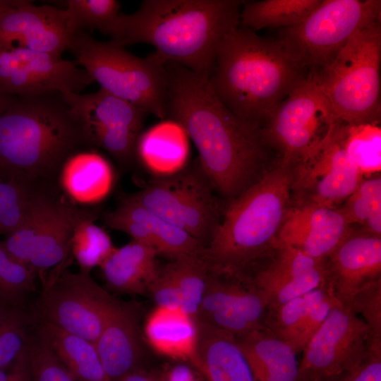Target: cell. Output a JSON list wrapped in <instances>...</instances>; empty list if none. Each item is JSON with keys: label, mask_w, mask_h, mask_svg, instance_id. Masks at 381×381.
I'll return each instance as SVG.
<instances>
[{"label": "cell", "mask_w": 381, "mask_h": 381, "mask_svg": "<svg viewBox=\"0 0 381 381\" xmlns=\"http://www.w3.org/2000/svg\"><path fill=\"white\" fill-rule=\"evenodd\" d=\"M25 381H30V375H29V377H28Z\"/></svg>", "instance_id": "obj_48"}, {"label": "cell", "mask_w": 381, "mask_h": 381, "mask_svg": "<svg viewBox=\"0 0 381 381\" xmlns=\"http://www.w3.org/2000/svg\"><path fill=\"white\" fill-rule=\"evenodd\" d=\"M32 318L95 344L119 303L90 274L66 268L42 283Z\"/></svg>", "instance_id": "obj_10"}, {"label": "cell", "mask_w": 381, "mask_h": 381, "mask_svg": "<svg viewBox=\"0 0 381 381\" xmlns=\"http://www.w3.org/2000/svg\"><path fill=\"white\" fill-rule=\"evenodd\" d=\"M315 289L267 310L264 327L290 344L296 351L299 330Z\"/></svg>", "instance_id": "obj_39"}, {"label": "cell", "mask_w": 381, "mask_h": 381, "mask_svg": "<svg viewBox=\"0 0 381 381\" xmlns=\"http://www.w3.org/2000/svg\"><path fill=\"white\" fill-rule=\"evenodd\" d=\"M157 254L155 248L135 241L115 248L100 266L107 285L121 294H148L159 270Z\"/></svg>", "instance_id": "obj_24"}, {"label": "cell", "mask_w": 381, "mask_h": 381, "mask_svg": "<svg viewBox=\"0 0 381 381\" xmlns=\"http://www.w3.org/2000/svg\"><path fill=\"white\" fill-rule=\"evenodd\" d=\"M16 311H15V312H16ZM15 312H14V313H15ZM13 314H12V315H13ZM11 316H9V317H8L6 320H5L4 322H2L1 323H0V332H1V330L4 329V327L5 325H6V322L8 321V320L10 318Z\"/></svg>", "instance_id": "obj_47"}, {"label": "cell", "mask_w": 381, "mask_h": 381, "mask_svg": "<svg viewBox=\"0 0 381 381\" xmlns=\"http://www.w3.org/2000/svg\"><path fill=\"white\" fill-rule=\"evenodd\" d=\"M380 16V0H322L302 22L282 29L277 40L308 76H314L329 65L353 35Z\"/></svg>", "instance_id": "obj_8"}, {"label": "cell", "mask_w": 381, "mask_h": 381, "mask_svg": "<svg viewBox=\"0 0 381 381\" xmlns=\"http://www.w3.org/2000/svg\"><path fill=\"white\" fill-rule=\"evenodd\" d=\"M65 8L75 30H97L111 35L120 14L116 0H68Z\"/></svg>", "instance_id": "obj_37"}, {"label": "cell", "mask_w": 381, "mask_h": 381, "mask_svg": "<svg viewBox=\"0 0 381 381\" xmlns=\"http://www.w3.org/2000/svg\"><path fill=\"white\" fill-rule=\"evenodd\" d=\"M381 23L358 30L334 60L313 77L338 121L380 120Z\"/></svg>", "instance_id": "obj_7"}, {"label": "cell", "mask_w": 381, "mask_h": 381, "mask_svg": "<svg viewBox=\"0 0 381 381\" xmlns=\"http://www.w3.org/2000/svg\"><path fill=\"white\" fill-rule=\"evenodd\" d=\"M40 190L14 180L0 181V235H7L22 225Z\"/></svg>", "instance_id": "obj_36"}, {"label": "cell", "mask_w": 381, "mask_h": 381, "mask_svg": "<svg viewBox=\"0 0 381 381\" xmlns=\"http://www.w3.org/2000/svg\"><path fill=\"white\" fill-rule=\"evenodd\" d=\"M148 294L151 295L156 306L180 308L179 289L164 266L159 270L158 275L150 286Z\"/></svg>", "instance_id": "obj_43"}, {"label": "cell", "mask_w": 381, "mask_h": 381, "mask_svg": "<svg viewBox=\"0 0 381 381\" xmlns=\"http://www.w3.org/2000/svg\"><path fill=\"white\" fill-rule=\"evenodd\" d=\"M115 211L143 224L155 241L157 253L173 259L182 255L203 254L205 248L196 239L128 197Z\"/></svg>", "instance_id": "obj_29"}, {"label": "cell", "mask_w": 381, "mask_h": 381, "mask_svg": "<svg viewBox=\"0 0 381 381\" xmlns=\"http://www.w3.org/2000/svg\"><path fill=\"white\" fill-rule=\"evenodd\" d=\"M68 50L100 88L147 114L166 118L167 61L157 52L140 58L111 41L97 40L85 30L74 34Z\"/></svg>", "instance_id": "obj_6"}, {"label": "cell", "mask_w": 381, "mask_h": 381, "mask_svg": "<svg viewBox=\"0 0 381 381\" xmlns=\"http://www.w3.org/2000/svg\"><path fill=\"white\" fill-rule=\"evenodd\" d=\"M321 1H245L240 13V25L253 30L289 28L305 20Z\"/></svg>", "instance_id": "obj_30"}, {"label": "cell", "mask_w": 381, "mask_h": 381, "mask_svg": "<svg viewBox=\"0 0 381 381\" xmlns=\"http://www.w3.org/2000/svg\"><path fill=\"white\" fill-rule=\"evenodd\" d=\"M198 341L190 363L204 381H254L249 364L236 337L195 320Z\"/></svg>", "instance_id": "obj_23"}, {"label": "cell", "mask_w": 381, "mask_h": 381, "mask_svg": "<svg viewBox=\"0 0 381 381\" xmlns=\"http://www.w3.org/2000/svg\"><path fill=\"white\" fill-rule=\"evenodd\" d=\"M337 121L317 81L307 76L276 107L261 131L278 160L296 166Z\"/></svg>", "instance_id": "obj_11"}, {"label": "cell", "mask_w": 381, "mask_h": 381, "mask_svg": "<svg viewBox=\"0 0 381 381\" xmlns=\"http://www.w3.org/2000/svg\"><path fill=\"white\" fill-rule=\"evenodd\" d=\"M254 381H297V352L265 327L236 337Z\"/></svg>", "instance_id": "obj_25"}, {"label": "cell", "mask_w": 381, "mask_h": 381, "mask_svg": "<svg viewBox=\"0 0 381 381\" xmlns=\"http://www.w3.org/2000/svg\"><path fill=\"white\" fill-rule=\"evenodd\" d=\"M267 310L250 282L210 272L195 320L239 337L264 327Z\"/></svg>", "instance_id": "obj_17"}, {"label": "cell", "mask_w": 381, "mask_h": 381, "mask_svg": "<svg viewBox=\"0 0 381 381\" xmlns=\"http://www.w3.org/2000/svg\"><path fill=\"white\" fill-rule=\"evenodd\" d=\"M244 1L144 0L133 13L119 14L111 41L123 47L150 44L166 61L208 80L219 45L240 25Z\"/></svg>", "instance_id": "obj_2"}, {"label": "cell", "mask_w": 381, "mask_h": 381, "mask_svg": "<svg viewBox=\"0 0 381 381\" xmlns=\"http://www.w3.org/2000/svg\"><path fill=\"white\" fill-rule=\"evenodd\" d=\"M31 322L25 310H16L6 322L0 332V369L10 367L23 351Z\"/></svg>", "instance_id": "obj_41"}, {"label": "cell", "mask_w": 381, "mask_h": 381, "mask_svg": "<svg viewBox=\"0 0 381 381\" xmlns=\"http://www.w3.org/2000/svg\"><path fill=\"white\" fill-rule=\"evenodd\" d=\"M13 95L4 92L0 90V115L8 106Z\"/></svg>", "instance_id": "obj_46"}, {"label": "cell", "mask_w": 381, "mask_h": 381, "mask_svg": "<svg viewBox=\"0 0 381 381\" xmlns=\"http://www.w3.org/2000/svg\"><path fill=\"white\" fill-rule=\"evenodd\" d=\"M331 381H381V343H371L365 358Z\"/></svg>", "instance_id": "obj_42"}, {"label": "cell", "mask_w": 381, "mask_h": 381, "mask_svg": "<svg viewBox=\"0 0 381 381\" xmlns=\"http://www.w3.org/2000/svg\"><path fill=\"white\" fill-rule=\"evenodd\" d=\"M352 229L339 207L292 205L280 229L277 246H289L314 259L325 260Z\"/></svg>", "instance_id": "obj_20"}, {"label": "cell", "mask_w": 381, "mask_h": 381, "mask_svg": "<svg viewBox=\"0 0 381 381\" xmlns=\"http://www.w3.org/2000/svg\"><path fill=\"white\" fill-rule=\"evenodd\" d=\"M166 117L191 138L198 162L215 192L231 201L260 180L272 150L261 128L244 121L217 97L209 80L167 61Z\"/></svg>", "instance_id": "obj_1"}, {"label": "cell", "mask_w": 381, "mask_h": 381, "mask_svg": "<svg viewBox=\"0 0 381 381\" xmlns=\"http://www.w3.org/2000/svg\"><path fill=\"white\" fill-rule=\"evenodd\" d=\"M117 381H156V371H150L145 367L135 370Z\"/></svg>", "instance_id": "obj_44"}, {"label": "cell", "mask_w": 381, "mask_h": 381, "mask_svg": "<svg viewBox=\"0 0 381 381\" xmlns=\"http://www.w3.org/2000/svg\"><path fill=\"white\" fill-rule=\"evenodd\" d=\"M94 81L75 61L13 47L0 49V90L15 96L79 94Z\"/></svg>", "instance_id": "obj_15"}, {"label": "cell", "mask_w": 381, "mask_h": 381, "mask_svg": "<svg viewBox=\"0 0 381 381\" xmlns=\"http://www.w3.org/2000/svg\"><path fill=\"white\" fill-rule=\"evenodd\" d=\"M325 279V260L314 259L289 246L278 245L248 282L262 295L270 309L324 286Z\"/></svg>", "instance_id": "obj_18"}, {"label": "cell", "mask_w": 381, "mask_h": 381, "mask_svg": "<svg viewBox=\"0 0 381 381\" xmlns=\"http://www.w3.org/2000/svg\"><path fill=\"white\" fill-rule=\"evenodd\" d=\"M325 266V289L346 304L361 287L381 279V237L353 229Z\"/></svg>", "instance_id": "obj_19"}, {"label": "cell", "mask_w": 381, "mask_h": 381, "mask_svg": "<svg viewBox=\"0 0 381 381\" xmlns=\"http://www.w3.org/2000/svg\"><path fill=\"white\" fill-rule=\"evenodd\" d=\"M80 212L48 196L28 263L42 283L51 268H54L52 273L66 268L74 225Z\"/></svg>", "instance_id": "obj_22"}, {"label": "cell", "mask_w": 381, "mask_h": 381, "mask_svg": "<svg viewBox=\"0 0 381 381\" xmlns=\"http://www.w3.org/2000/svg\"><path fill=\"white\" fill-rule=\"evenodd\" d=\"M1 179H0V181H1Z\"/></svg>", "instance_id": "obj_49"}, {"label": "cell", "mask_w": 381, "mask_h": 381, "mask_svg": "<svg viewBox=\"0 0 381 381\" xmlns=\"http://www.w3.org/2000/svg\"><path fill=\"white\" fill-rule=\"evenodd\" d=\"M25 352L30 381H73L36 323L28 328Z\"/></svg>", "instance_id": "obj_35"}, {"label": "cell", "mask_w": 381, "mask_h": 381, "mask_svg": "<svg viewBox=\"0 0 381 381\" xmlns=\"http://www.w3.org/2000/svg\"><path fill=\"white\" fill-rule=\"evenodd\" d=\"M17 310L19 309L10 307L0 301V323L6 320Z\"/></svg>", "instance_id": "obj_45"}, {"label": "cell", "mask_w": 381, "mask_h": 381, "mask_svg": "<svg viewBox=\"0 0 381 381\" xmlns=\"http://www.w3.org/2000/svg\"><path fill=\"white\" fill-rule=\"evenodd\" d=\"M294 170L278 161L229 202L202 254L211 272L248 281L272 255L292 206Z\"/></svg>", "instance_id": "obj_5"}, {"label": "cell", "mask_w": 381, "mask_h": 381, "mask_svg": "<svg viewBox=\"0 0 381 381\" xmlns=\"http://www.w3.org/2000/svg\"><path fill=\"white\" fill-rule=\"evenodd\" d=\"M363 176L347 156L341 142V122L296 166L291 186L292 205L340 207Z\"/></svg>", "instance_id": "obj_13"}, {"label": "cell", "mask_w": 381, "mask_h": 381, "mask_svg": "<svg viewBox=\"0 0 381 381\" xmlns=\"http://www.w3.org/2000/svg\"><path fill=\"white\" fill-rule=\"evenodd\" d=\"M368 326L373 342H381V279L358 289L345 304Z\"/></svg>", "instance_id": "obj_40"}, {"label": "cell", "mask_w": 381, "mask_h": 381, "mask_svg": "<svg viewBox=\"0 0 381 381\" xmlns=\"http://www.w3.org/2000/svg\"><path fill=\"white\" fill-rule=\"evenodd\" d=\"M306 72L277 39L240 25L218 47L209 83L219 100L241 120L260 128Z\"/></svg>", "instance_id": "obj_4"}, {"label": "cell", "mask_w": 381, "mask_h": 381, "mask_svg": "<svg viewBox=\"0 0 381 381\" xmlns=\"http://www.w3.org/2000/svg\"><path fill=\"white\" fill-rule=\"evenodd\" d=\"M164 267L179 289L180 308L195 319L210 272L202 255H182Z\"/></svg>", "instance_id": "obj_32"}, {"label": "cell", "mask_w": 381, "mask_h": 381, "mask_svg": "<svg viewBox=\"0 0 381 381\" xmlns=\"http://www.w3.org/2000/svg\"><path fill=\"white\" fill-rule=\"evenodd\" d=\"M353 226L381 237V178L375 174L363 178L355 191L339 207Z\"/></svg>", "instance_id": "obj_34"}, {"label": "cell", "mask_w": 381, "mask_h": 381, "mask_svg": "<svg viewBox=\"0 0 381 381\" xmlns=\"http://www.w3.org/2000/svg\"><path fill=\"white\" fill-rule=\"evenodd\" d=\"M90 145L123 164L133 161L147 112L103 89L63 95Z\"/></svg>", "instance_id": "obj_14"}, {"label": "cell", "mask_w": 381, "mask_h": 381, "mask_svg": "<svg viewBox=\"0 0 381 381\" xmlns=\"http://www.w3.org/2000/svg\"><path fill=\"white\" fill-rule=\"evenodd\" d=\"M215 193L197 162L151 179L128 198L181 229L205 248L224 214Z\"/></svg>", "instance_id": "obj_9"}, {"label": "cell", "mask_w": 381, "mask_h": 381, "mask_svg": "<svg viewBox=\"0 0 381 381\" xmlns=\"http://www.w3.org/2000/svg\"><path fill=\"white\" fill-rule=\"evenodd\" d=\"M371 343L368 326L336 301L322 326L303 348L297 381H331L359 363Z\"/></svg>", "instance_id": "obj_12"}, {"label": "cell", "mask_w": 381, "mask_h": 381, "mask_svg": "<svg viewBox=\"0 0 381 381\" xmlns=\"http://www.w3.org/2000/svg\"><path fill=\"white\" fill-rule=\"evenodd\" d=\"M16 0L0 11V49L19 47L60 56L76 32L65 8Z\"/></svg>", "instance_id": "obj_16"}, {"label": "cell", "mask_w": 381, "mask_h": 381, "mask_svg": "<svg viewBox=\"0 0 381 381\" xmlns=\"http://www.w3.org/2000/svg\"><path fill=\"white\" fill-rule=\"evenodd\" d=\"M144 334L157 353L173 359L191 362L198 341L195 319L181 308H156L148 315Z\"/></svg>", "instance_id": "obj_26"}, {"label": "cell", "mask_w": 381, "mask_h": 381, "mask_svg": "<svg viewBox=\"0 0 381 381\" xmlns=\"http://www.w3.org/2000/svg\"><path fill=\"white\" fill-rule=\"evenodd\" d=\"M35 273L13 259L0 243V301L24 310L25 296L36 291Z\"/></svg>", "instance_id": "obj_38"}, {"label": "cell", "mask_w": 381, "mask_h": 381, "mask_svg": "<svg viewBox=\"0 0 381 381\" xmlns=\"http://www.w3.org/2000/svg\"><path fill=\"white\" fill-rule=\"evenodd\" d=\"M95 346L109 381L144 368V350L134 303L119 302Z\"/></svg>", "instance_id": "obj_21"}, {"label": "cell", "mask_w": 381, "mask_h": 381, "mask_svg": "<svg viewBox=\"0 0 381 381\" xmlns=\"http://www.w3.org/2000/svg\"><path fill=\"white\" fill-rule=\"evenodd\" d=\"M111 170L99 154L83 150L71 155L60 171V182L65 192L75 202H95L109 191Z\"/></svg>", "instance_id": "obj_28"}, {"label": "cell", "mask_w": 381, "mask_h": 381, "mask_svg": "<svg viewBox=\"0 0 381 381\" xmlns=\"http://www.w3.org/2000/svg\"><path fill=\"white\" fill-rule=\"evenodd\" d=\"M114 248L107 232L94 223V217L81 212L74 225L70 247L80 271L90 274L92 269L102 265Z\"/></svg>", "instance_id": "obj_33"}, {"label": "cell", "mask_w": 381, "mask_h": 381, "mask_svg": "<svg viewBox=\"0 0 381 381\" xmlns=\"http://www.w3.org/2000/svg\"><path fill=\"white\" fill-rule=\"evenodd\" d=\"M89 146L63 94L13 95L0 115V179L37 187Z\"/></svg>", "instance_id": "obj_3"}, {"label": "cell", "mask_w": 381, "mask_h": 381, "mask_svg": "<svg viewBox=\"0 0 381 381\" xmlns=\"http://www.w3.org/2000/svg\"><path fill=\"white\" fill-rule=\"evenodd\" d=\"M380 120L347 124L341 122V142L345 152L363 177L381 169Z\"/></svg>", "instance_id": "obj_31"}, {"label": "cell", "mask_w": 381, "mask_h": 381, "mask_svg": "<svg viewBox=\"0 0 381 381\" xmlns=\"http://www.w3.org/2000/svg\"><path fill=\"white\" fill-rule=\"evenodd\" d=\"M32 320L73 381H109L95 344L51 323Z\"/></svg>", "instance_id": "obj_27"}]
</instances>
